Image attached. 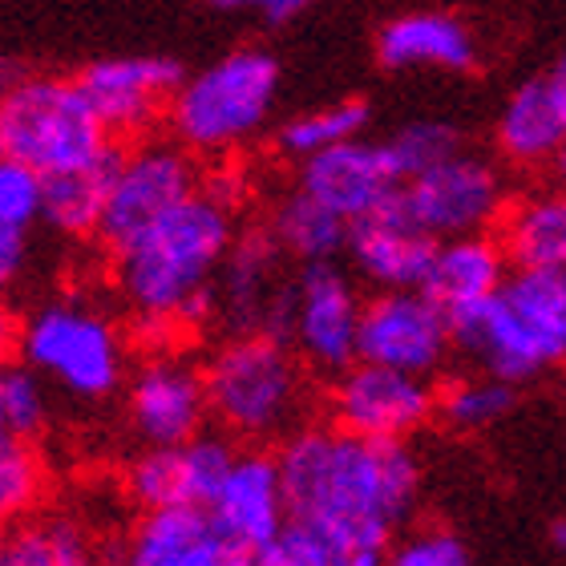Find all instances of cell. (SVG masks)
<instances>
[{
    "label": "cell",
    "mask_w": 566,
    "mask_h": 566,
    "mask_svg": "<svg viewBox=\"0 0 566 566\" xmlns=\"http://www.w3.org/2000/svg\"><path fill=\"white\" fill-rule=\"evenodd\" d=\"M328 417L336 429L373 441H409L437 417L433 380L356 360L328 385Z\"/></svg>",
    "instance_id": "12"
},
{
    "label": "cell",
    "mask_w": 566,
    "mask_h": 566,
    "mask_svg": "<svg viewBox=\"0 0 566 566\" xmlns=\"http://www.w3.org/2000/svg\"><path fill=\"white\" fill-rule=\"evenodd\" d=\"M514 389L510 380L494 377V373H482V368H470V373H458L449 377L441 389H437V417L453 429V433H485L494 429L497 421H506L510 409H514Z\"/></svg>",
    "instance_id": "30"
},
{
    "label": "cell",
    "mask_w": 566,
    "mask_h": 566,
    "mask_svg": "<svg viewBox=\"0 0 566 566\" xmlns=\"http://www.w3.org/2000/svg\"><path fill=\"white\" fill-rule=\"evenodd\" d=\"M235 207L199 190L146 235L114 251V295L142 336L175 340L178 328L214 319V280L235 248Z\"/></svg>",
    "instance_id": "2"
},
{
    "label": "cell",
    "mask_w": 566,
    "mask_h": 566,
    "mask_svg": "<svg viewBox=\"0 0 566 566\" xmlns=\"http://www.w3.org/2000/svg\"><path fill=\"white\" fill-rule=\"evenodd\" d=\"M45 494V458L36 453L33 441L4 437L0 441V514L24 518L41 506Z\"/></svg>",
    "instance_id": "33"
},
{
    "label": "cell",
    "mask_w": 566,
    "mask_h": 566,
    "mask_svg": "<svg viewBox=\"0 0 566 566\" xmlns=\"http://www.w3.org/2000/svg\"><path fill=\"white\" fill-rule=\"evenodd\" d=\"M405 211L433 239L490 235L510 207L506 178L482 154L458 150L401 187Z\"/></svg>",
    "instance_id": "10"
},
{
    "label": "cell",
    "mask_w": 566,
    "mask_h": 566,
    "mask_svg": "<svg viewBox=\"0 0 566 566\" xmlns=\"http://www.w3.org/2000/svg\"><path fill=\"white\" fill-rule=\"evenodd\" d=\"M295 187L332 207L348 223H360L368 214H377L380 207H389L405 182L392 166L389 150H385V142L353 138L304 158L295 170Z\"/></svg>",
    "instance_id": "17"
},
{
    "label": "cell",
    "mask_w": 566,
    "mask_h": 566,
    "mask_svg": "<svg viewBox=\"0 0 566 566\" xmlns=\"http://www.w3.org/2000/svg\"><path fill=\"white\" fill-rule=\"evenodd\" d=\"M280 97V61L263 49H235L190 73L166 109L170 134L190 154L227 158L263 134Z\"/></svg>",
    "instance_id": "6"
},
{
    "label": "cell",
    "mask_w": 566,
    "mask_h": 566,
    "mask_svg": "<svg viewBox=\"0 0 566 566\" xmlns=\"http://www.w3.org/2000/svg\"><path fill=\"white\" fill-rule=\"evenodd\" d=\"M365 126H368V106L348 97V102L307 109V114H295L292 122H283L280 134H275V146H280L283 158L304 163L312 154H324L332 146H340V142L360 138Z\"/></svg>",
    "instance_id": "31"
},
{
    "label": "cell",
    "mask_w": 566,
    "mask_h": 566,
    "mask_svg": "<svg viewBox=\"0 0 566 566\" xmlns=\"http://www.w3.org/2000/svg\"><path fill=\"white\" fill-rule=\"evenodd\" d=\"M546 77H551V90H555L558 106H563V118H566V53L555 61V70L546 73Z\"/></svg>",
    "instance_id": "37"
},
{
    "label": "cell",
    "mask_w": 566,
    "mask_h": 566,
    "mask_svg": "<svg viewBox=\"0 0 566 566\" xmlns=\"http://www.w3.org/2000/svg\"><path fill=\"white\" fill-rule=\"evenodd\" d=\"M377 57L385 70L470 73L478 65V45L449 12H405L377 33Z\"/></svg>",
    "instance_id": "23"
},
{
    "label": "cell",
    "mask_w": 566,
    "mask_h": 566,
    "mask_svg": "<svg viewBox=\"0 0 566 566\" xmlns=\"http://www.w3.org/2000/svg\"><path fill=\"white\" fill-rule=\"evenodd\" d=\"M458 353V319L424 287H397L365 300L360 360L433 380Z\"/></svg>",
    "instance_id": "11"
},
{
    "label": "cell",
    "mask_w": 566,
    "mask_h": 566,
    "mask_svg": "<svg viewBox=\"0 0 566 566\" xmlns=\"http://www.w3.org/2000/svg\"><path fill=\"white\" fill-rule=\"evenodd\" d=\"M494 142L502 163L514 170H546V166L566 163V118L551 90V77L522 82L506 97V106L497 114Z\"/></svg>",
    "instance_id": "22"
},
{
    "label": "cell",
    "mask_w": 566,
    "mask_h": 566,
    "mask_svg": "<svg viewBox=\"0 0 566 566\" xmlns=\"http://www.w3.org/2000/svg\"><path fill=\"white\" fill-rule=\"evenodd\" d=\"M365 300L353 275L336 263H312L292 275L280 336L292 344L312 377H340L360 360Z\"/></svg>",
    "instance_id": "8"
},
{
    "label": "cell",
    "mask_w": 566,
    "mask_h": 566,
    "mask_svg": "<svg viewBox=\"0 0 566 566\" xmlns=\"http://www.w3.org/2000/svg\"><path fill=\"white\" fill-rule=\"evenodd\" d=\"M546 538H551V546H555V551H563V555H566V518H555V522H551V531H546Z\"/></svg>",
    "instance_id": "38"
},
{
    "label": "cell",
    "mask_w": 566,
    "mask_h": 566,
    "mask_svg": "<svg viewBox=\"0 0 566 566\" xmlns=\"http://www.w3.org/2000/svg\"><path fill=\"white\" fill-rule=\"evenodd\" d=\"M385 555H389L385 543L292 518L287 531L255 555V566H385Z\"/></svg>",
    "instance_id": "27"
},
{
    "label": "cell",
    "mask_w": 566,
    "mask_h": 566,
    "mask_svg": "<svg viewBox=\"0 0 566 566\" xmlns=\"http://www.w3.org/2000/svg\"><path fill=\"white\" fill-rule=\"evenodd\" d=\"M510 268L514 263H510L506 248L497 243V235L441 239L429 280H424V292L433 295L449 316L461 319L502 292V283L510 280Z\"/></svg>",
    "instance_id": "21"
},
{
    "label": "cell",
    "mask_w": 566,
    "mask_h": 566,
    "mask_svg": "<svg viewBox=\"0 0 566 566\" xmlns=\"http://www.w3.org/2000/svg\"><path fill=\"white\" fill-rule=\"evenodd\" d=\"M126 146H109L94 163L45 178V227L61 239H97L106 223L109 190Z\"/></svg>",
    "instance_id": "25"
},
{
    "label": "cell",
    "mask_w": 566,
    "mask_h": 566,
    "mask_svg": "<svg viewBox=\"0 0 566 566\" xmlns=\"http://www.w3.org/2000/svg\"><path fill=\"white\" fill-rule=\"evenodd\" d=\"M283 255L268 231L239 235L223 272L214 280V319L227 336L243 332H280L292 275H283Z\"/></svg>",
    "instance_id": "16"
},
{
    "label": "cell",
    "mask_w": 566,
    "mask_h": 566,
    "mask_svg": "<svg viewBox=\"0 0 566 566\" xmlns=\"http://www.w3.org/2000/svg\"><path fill=\"white\" fill-rule=\"evenodd\" d=\"M219 9H243V12H263L268 21H287L300 9H307L312 0H214Z\"/></svg>",
    "instance_id": "36"
},
{
    "label": "cell",
    "mask_w": 566,
    "mask_h": 566,
    "mask_svg": "<svg viewBox=\"0 0 566 566\" xmlns=\"http://www.w3.org/2000/svg\"><path fill=\"white\" fill-rule=\"evenodd\" d=\"M118 566H255V555L207 506H175L134 522Z\"/></svg>",
    "instance_id": "15"
},
{
    "label": "cell",
    "mask_w": 566,
    "mask_h": 566,
    "mask_svg": "<svg viewBox=\"0 0 566 566\" xmlns=\"http://www.w3.org/2000/svg\"><path fill=\"white\" fill-rule=\"evenodd\" d=\"M45 223V178L0 158V280H17L29 263L33 231Z\"/></svg>",
    "instance_id": "28"
},
{
    "label": "cell",
    "mask_w": 566,
    "mask_h": 566,
    "mask_svg": "<svg viewBox=\"0 0 566 566\" xmlns=\"http://www.w3.org/2000/svg\"><path fill=\"white\" fill-rule=\"evenodd\" d=\"M437 243L441 239L429 235L413 214L405 211L401 195H397L389 207L353 223L344 255L353 263V272L373 283L377 292H397V287H424Z\"/></svg>",
    "instance_id": "19"
},
{
    "label": "cell",
    "mask_w": 566,
    "mask_h": 566,
    "mask_svg": "<svg viewBox=\"0 0 566 566\" xmlns=\"http://www.w3.org/2000/svg\"><path fill=\"white\" fill-rule=\"evenodd\" d=\"M17 360L73 401H106L130 380V344L106 307L57 295L29 307L12 328Z\"/></svg>",
    "instance_id": "5"
},
{
    "label": "cell",
    "mask_w": 566,
    "mask_h": 566,
    "mask_svg": "<svg viewBox=\"0 0 566 566\" xmlns=\"http://www.w3.org/2000/svg\"><path fill=\"white\" fill-rule=\"evenodd\" d=\"M385 566H470V551L446 526H421L392 538Z\"/></svg>",
    "instance_id": "35"
},
{
    "label": "cell",
    "mask_w": 566,
    "mask_h": 566,
    "mask_svg": "<svg viewBox=\"0 0 566 566\" xmlns=\"http://www.w3.org/2000/svg\"><path fill=\"white\" fill-rule=\"evenodd\" d=\"M114 146L77 77H21L0 97V154L41 178L94 163Z\"/></svg>",
    "instance_id": "7"
},
{
    "label": "cell",
    "mask_w": 566,
    "mask_h": 566,
    "mask_svg": "<svg viewBox=\"0 0 566 566\" xmlns=\"http://www.w3.org/2000/svg\"><path fill=\"white\" fill-rule=\"evenodd\" d=\"M497 243L514 268L566 272V187H538L510 199Z\"/></svg>",
    "instance_id": "24"
},
{
    "label": "cell",
    "mask_w": 566,
    "mask_h": 566,
    "mask_svg": "<svg viewBox=\"0 0 566 566\" xmlns=\"http://www.w3.org/2000/svg\"><path fill=\"white\" fill-rule=\"evenodd\" d=\"M49 389L53 385L21 360H9L0 368V433L21 437V441H36L45 433L53 417Z\"/></svg>",
    "instance_id": "32"
},
{
    "label": "cell",
    "mask_w": 566,
    "mask_h": 566,
    "mask_svg": "<svg viewBox=\"0 0 566 566\" xmlns=\"http://www.w3.org/2000/svg\"><path fill=\"white\" fill-rule=\"evenodd\" d=\"M0 566H118L70 518H36L12 526L0 543Z\"/></svg>",
    "instance_id": "29"
},
{
    "label": "cell",
    "mask_w": 566,
    "mask_h": 566,
    "mask_svg": "<svg viewBox=\"0 0 566 566\" xmlns=\"http://www.w3.org/2000/svg\"><path fill=\"white\" fill-rule=\"evenodd\" d=\"M268 235L275 239V248L287 255L300 268H312V263H336V255L348 251V235H353V223L340 219V214L324 207L319 199H312L307 190L292 187L287 195H280L268 214Z\"/></svg>",
    "instance_id": "26"
},
{
    "label": "cell",
    "mask_w": 566,
    "mask_h": 566,
    "mask_svg": "<svg viewBox=\"0 0 566 566\" xmlns=\"http://www.w3.org/2000/svg\"><path fill=\"white\" fill-rule=\"evenodd\" d=\"M202 380L211 421L243 446L287 441L312 409V368L280 332L227 336L207 356Z\"/></svg>",
    "instance_id": "3"
},
{
    "label": "cell",
    "mask_w": 566,
    "mask_h": 566,
    "mask_svg": "<svg viewBox=\"0 0 566 566\" xmlns=\"http://www.w3.org/2000/svg\"><path fill=\"white\" fill-rule=\"evenodd\" d=\"M458 353L482 373L526 385L566 365V272L514 268L502 292L458 319Z\"/></svg>",
    "instance_id": "4"
},
{
    "label": "cell",
    "mask_w": 566,
    "mask_h": 566,
    "mask_svg": "<svg viewBox=\"0 0 566 566\" xmlns=\"http://www.w3.org/2000/svg\"><path fill=\"white\" fill-rule=\"evenodd\" d=\"M211 421L202 368L170 348H154L126 380V424L138 446H187Z\"/></svg>",
    "instance_id": "13"
},
{
    "label": "cell",
    "mask_w": 566,
    "mask_h": 566,
    "mask_svg": "<svg viewBox=\"0 0 566 566\" xmlns=\"http://www.w3.org/2000/svg\"><path fill=\"white\" fill-rule=\"evenodd\" d=\"M385 150H389L392 166H397V175L401 182L409 178L424 175V170H433L437 163H446L453 154L461 150V134L449 126V122H437V118H421V122H409L401 130L385 138Z\"/></svg>",
    "instance_id": "34"
},
{
    "label": "cell",
    "mask_w": 566,
    "mask_h": 566,
    "mask_svg": "<svg viewBox=\"0 0 566 566\" xmlns=\"http://www.w3.org/2000/svg\"><path fill=\"white\" fill-rule=\"evenodd\" d=\"M202 190L195 154L182 142H138L122 154V166L109 190L102 243L109 251H122L138 235H146L154 223L178 211L187 199Z\"/></svg>",
    "instance_id": "9"
},
{
    "label": "cell",
    "mask_w": 566,
    "mask_h": 566,
    "mask_svg": "<svg viewBox=\"0 0 566 566\" xmlns=\"http://www.w3.org/2000/svg\"><path fill=\"white\" fill-rule=\"evenodd\" d=\"M235 458L239 449L231 446L227 433H199L187 446L142 449L122 473V485L142 514L175 506H211Z\"/></svg>",
    "instance_id": "14"
},
{
    "label": "cell",
    "mask_w": 566,
    "mask_h": 566,
    "mask_svg": "<svg viewBox=\"0 0 566 566\" xmlns=\"http://www.w3.org/2000/svg\"><path fill=\"white\" fill-rule=\"evenodd\" d=\"M77 82L114 138H138L170 109L187 77L166 57H109L94 61Z\"/></svg>",
    "instance_id": "18"
},
{
    "label": "cell",
    "mask_w": 566,
    "mask_h": 566,
    "mask_svg": "<svg viewBox=\"0 0 566 566\" xmlns=\"http://www.w3.org/2000/svg\"><path fill=\"white\" fill-rule=\"evenodd\" d=\"M292 518L392 543L421 494V465L405 441H373L336 424H304L280 441Z\"/></svg>",
    "instance_id": "1"
},
{
    "label": "cell",
    "mask_w": 566,
    "mask_h": 566,
    "mask_svg": "<svg viewBox=\"0 0 566 566\" xmlns=\"http://www.w3.org/2000/svg\"><path fill=\"white\" fill-rule=\"evenodd\" d=\"M251 555H260L287 531L292 506H287V485H283L280 453L263 449H239L235 465L227 470L219 494L207 506Z\"/></svg>",
    "instance_id": "20"
}]
</instances>
